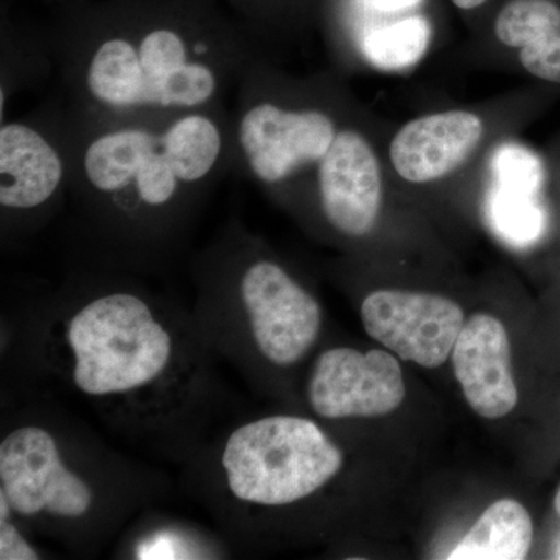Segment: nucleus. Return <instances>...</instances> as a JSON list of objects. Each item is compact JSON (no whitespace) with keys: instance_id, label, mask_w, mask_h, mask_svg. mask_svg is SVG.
<instances>
[{"instance_id":"15","label":"nucleus","mask_w":560,"mask_h":560,"mask_svg":"<svg viewBox=\"0 0 560 560\" xmlns=\"http://www.w3.org/2000/svg\"><path fill=\"white\" fill-rule=\"evenodd\" d=\"M533 544V521L523 504H490L469 533L453 548L451 560H522Z\"/></svg>"},{"instance_id":"11","label":"nucleus","mask_w":560,"mask_h":560,"mask_svg":"<svg viewBox=\"0 0 560 560\" xmlns=\"http://www.w3.org/2000/svg\"><path fill=\"white\" fill-rule=\"evenodd\" d=\"M452 361L464 397L478 416L500 419L514 410L518 393L511 371V342L500 319L480 313L464 323Z\"/></svg>"},{"instance_id":"3","label":"nucleus","mask_w":560,"mask_h":560,"mask_svg":"<svg viewBox=\"0 0 560 560\" xmlns=\"http://www.w3.org/2000/svg\"><path fill=\"white\" fill-rule=\"evenodd\" d=\"M68 342L73 382L88 396L142 388L171 363L172 338L149 302L131 291H110L88 302L70 319Z\"/></svg>"},{"instance_id":"10","label":"nucleus","mask_w":560,"mask_h":560,"mask_svg":"<svg viewBox=\"0 0 560 560\" xmlns=\"http://www.w3.org/2000/svg\"><path fill=\"white\" fill-rule=\"evenodd\" d=\"M312 173L320 212L335 231L346 237L372 231L382 208L381 162L360 131L340 127Z\"/></svg>"},{"instance_id":"16","label":"nucleus","mask_w":560,"mask_h":560,"mask_svg":"<svg viewBox=\"0 0 560 560\" xmlns=\"http://www.w3.org/2000/svg\"><path fill=\"white\" fill-rule=\"evenodd\" d=\"M486 212L495 234L517 248L539 242L547 228V213L536 191L493 183Z\"/></svg>"},{"instance_id":"12","label":"nucleus","mask_w":560,"mask_h":560,"mask_svg":"<svg viewBox=\"0 0 560 560\" xmlns=\"http://www.w3.org/2000/svg\"><path fill=\"white\" fill-rule=\"evenodd\" d=\"M485 136L477 114L447 110L408 121L389 147V158L401 178L427 184L458 171Z\"/></svg>"},{"instance_id":"7","label":"nucleus","mask_w":560,"mask_h":560,"mask_svg":"<svg viewBox=\"0 0 560 560\" xmlns=\"http://www.w3.org/2000/svg\"><path fill=\"white\" fill-rule=\"evenodd\" d=\"M361 319L374 340L423 368L444 364L464 327L463 308L456 302L400 290L368 294Z\"/></svg>"},{"instance_id":"21","label":"nucleus","mask_w":560,"mask_h":560,"mask_svg":"<svg viewBox=\"0 0 560 560\" xmlns=\"http://www.w3.org/2000/svg\"><path fill=\"white\" fill-rule=\"evenodd\" d=\"M364 10L377 13H404V11L418 9L423 0H357Z\"/></svg>"},{"instance_id":"19","label":"nucleus","mask_w":560,"mask_h":560,"mask_svg":"<svg viewBox=\"0 0 560 560\" xmlns=\"http://www.w3.org/2000/svg\"><path fill=\"white\" fill-rule=\"evenodd\" d=\"M223 2L261 38L282 21L280 0H223Z\"/></svg>"},{"instance_id":"4","label":"nucleus","mask_w":560,"mask_h":560,"mask_svg":"<svg viewBox=\"0 0 560 560\" xmlns=\"http://www.w3.org/2000/svg\"><path fill=\"white\" fill-rule=\"evenodd\" d=\"M221 464L235 499L283 506L326 486L340 471L342 453L313 420L271 416L235 430Z\"/></svg>"},{"instance_id":"13","label":"nucleus","mask_w":560,"mask_h":560,"mask_svg":"<svg viewBox=\"0 0 560 560\" xmlns=\"http://www.w3.org/2000/svg\"><path fill=\"white\" fill-rule=\"evenodd\" d=\"M501 44L518 50L530 75L560 84V7L551 0H511L495 21Z\"/></svg>"},{"instance_id":"22","label":"nucleus","mask_w":560,"mask_h":560,"mask_svg":"<svg viewBox=\"0 0 560 560\" xmlns=\"http://www.w3.org/2000/svg\"><path fill=\"white\" fill-rule=\"evenodd\" d=\"M452 2L460 10H475L485 5L488 0H452Z\"/></svg>"},{"instance_id":"18","label":"nucleus","mask_w":560,"mask_h":560,"mask_svg":"<svg viewBox=\"0 0 560 560\" xmlns=\"http://www.w3.org/2000/svg\"><path fill=\"white\" fill-rule=\"evenodd\" d=\"M493 183L541 194L545 184L544 162L534 151L518 143H504L490 162Z\"/></svg>"},{"instance_id":"20","label":"nucleus","mask_w":560,"mask_h":560,"mask_svg":"<svg viewBox=\"0 0 560 560\" xmlns=\"http://www.w3.org/2000/svg\"><path fill=\"white\" fill-rule=\"evenodd\" d=\"M0 559L2 560H35L39 559L28 541L21 536L20 530L11 525L9 517H0Z\"/></svg>"},{"instance_id":"24","label":"nucleus","mask_w":560,"mask_h":560,"mask_svg":"<svg viewBox=\"0 0 560 560\" xmlns=\"http://www.w3.org/2000/svg\"><path fill=\"white\" fill-rule=\"evenodd\" d=\"M62 2H69V0H62Z\"/></svg>"},{"instance_id":"9","label":"nucleus","mask_w":560,"mask_h":560,"mask_svg":"<svg viewBox=\"0 0 560 560\" xmlns=\"http://www.w3.org/2000/svg\"><path fill=\"white\" fill-rule=\"evenodd\" d=\"M399 361L383 350L337 348L316 361L308 399L327 419L375 418L389 415L405 399Z\"/></svg>"},{"instance_id":"5","label":"nucleus","mask_w":560,"mask_h":560,"mask_svg":"<svg viewBox=\"0 0 560 560\" xmlns=\"http://www.w3.org/2000/svg\"><path fill=\"white\" fill-rule=\"evenodd\" d=\"M68 119L62 98L0 124V208L31 217L69 197Z\"/></svg>"},{"instance_id":"6","label":"nucleus","mask_w":560,"mask_h":560,"mask_svg":"<svg viewBox=\"0 0 560 560\" xmlns=\"http://www.w3.org/2000/svg\"><path fill=\"white\" fill-rule=\"evenodd\" d=\"M235 254L238 296L257 348L278 366L296 363L318 338V301L278 261L257 256L256 250L245 259V248Z\"/></svg>"},{"instance_id":"2","label":"nucleus","mask_w":560,"mask_h":560,"mask_svg":"<svg viewBox=\"0 0 560 560\" xmlns=\"http://www.w3.org/2000/svg\"><path fill=\"white\" fill-rule=\"evenodd\" d=\"M66 119L69 197L120 248L162 245L232 176L230 106L150 119H90L66 106Z\"/></svg>"},{"instance_id":"17","label":"nucleus","mask_w":560,"mask_h":560,"mask_svg":"<svg viewBox=\"0 0 560 560\" xmlns=\"http://www.w3.org/2000/svg\"><path fill=\"white\" fill-rule=\"evenodd\" d=\"M431 25L425 18H405L393 24L372 27L361 35V54L372 66L400 70L415 66L429 50Z\"/></svg>"},{"instance_id":"1","label":"nucleus","mask_w":560,"mask_h":560,"mask_svg":"<svg viewBox=\"0 0 560 560\" xmlns=\"http://www.w3.org/2000/svg\"><path fill=\"white\" fill-rule=\"evenodd\" d=\"M61 98L90 119H150L230 106L265 58L223 0H69L46 28Z\"/></svg>"},{"instance_id":"14","label":"nucleus","mask_w":560,"mask_h":560,"mask_svg":"<svg viewBox=\"0 0 560 560\" xmlns=\"http://www.w3.org/2000/svg\"><path fill=\"white\" fill-rule=\"evenodd\" d=\"M0 124L9 119L11 102L21 92L35 88L55 73L46 28L18 24L2 11L0 28Z\"/></svg>"},{"instance_id":"23","label":"nucleus","mask_w":560,"mask_h":560,"mask_svg":"<svg viewBox=\"0 0 560 560\" xmlns=\"http://www.w3.org/2000/svg\"><path fill=\"white\" fill-rule=\"evenodd\" d=\"M555 510L558 512L560 517V488L558 489V492H556L555 497Z\"/></svg>"},{"instance_id":"8","label":"nucleus","mask_w":560,"mask_h":560,"mask_svg":"<svg viewBox=\"0 0 560 560\" xmlns=\"http://www.w3.org/2000/svg\"><path fill=\"white\" fill-rule=\"evenodd\" d=\"M0 480L11 508L21 515L46 510L75 518L92 504L90 486L66 469L57 441L38 427L14 430L2 441Z\"/></svg>"}]
</instances>
